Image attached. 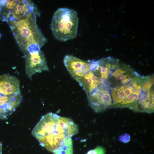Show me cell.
<instances>
[{
    "label": "cell",
    "instance_id": "4fadbf2b",
    "mask_svg": "<svg viewBox=\"0 0 154 154\" xmlns=\"http://www.w3.org/2000/svg\"><path fill=\"white\" fill-rule=\"evenodd\" d=\"M76 80L84 88L87 96L101 85H108L107 81L96 76L90 71L83 77Z\"/></svg>",
    "mask_w": 154,
    "mask_h": 154
},
{
    "label": "cell",
    "instance_id": "5bb4252c",
    "mask_svg": "<svg viewBox=\"0 0 154 154\" xmlns=\"http://www.w3.org/2000/svg\"><path fill=\"white\" fill-rule=\"evenodd\" d=\"M54 154H73V143L71 137L64 139L59 147L53 152Z\"/></svg>",
    "mask_w": 154,
    "mask_h": 154
},
{
    "label": "cell",
    "instance_id": "7c38bea8",
    "mask_svg": "<svg viewBox=\"0 0 154 154\" xmlns=\"http://www.w3.org/2000/svg\"><path fill=\"white\" fill-rule=\"evenodd\" d=\"M20 92V82L17 78L9 74L0 76V93L9 96Z\"/></svg>",
    "mask_w": 154,
    "mask_h": 154
},
{
    "label": "cell",
    "instance_id": "52a82bcc",
    "mask_svg": "<svg viewBox=\"0 0 154 154\" xmlns=\"http://www.w3.org/2000/svg\"><path fill=\"white\" fill-rule=\"evenodd\" d=\"M90 71L96 76L107 81L114 71L120 64L118 59L111 56L96 60H88Z\"/></svg>",
    "mask_w": 154,
    "mask_h": 154
},
{
    "label": "cell",
    "instance_id": "e0dca14e",
    "mask_svg": "<svg viewBox=\"0 0 154 154\" xmlns=\"http://www.w3.org/2000/svg\"><path fill=\"white\" fill-rule=\"evenodd\" d=\"M1 37V34L0 33V38Z\"/></svg>",
    "mask_w": 154,
    "mask_h": 154
},
{
    "label": "cell",
    "instance_id": "2e32d148",
    "mask_svg": "<svg viewBox=\"0 0 154 154\" xmlns=\"http://www.w3.org/2000/svg\"><path fill=\"white\" fill-rule=\"evenodd\" d=\"M130 139V136L128 134L125 133L124 135H121L119 137V140L124 143L128 142Z\"/></svg>",
    "mask_w": 154,
    "mask_h": 154
},
{
    "label": "cell",
    "instance_id": "7a4b0ae2",
    "mask_svg": "<svg viewBox=\"0 0 154 154\" xmlns=\"http://www.w3.org/2000/svg\"><path fill=\"white\" fill-rule=\"evenodd\" d=\"M39 15V12H31L19 19L7 22L24 54L40 50L47 42L37 23V17Z\"/></svg>",
    "mask_w": 154,
    "mask_h": 154
},
{
    "label": "cell",
    "instance_id": "8fae6325",
    "mask_svg": "<svg viewBox=\"0 0 154 154\" xmlns=\"http://www.w3.org/2000/svg\"><path fill=\"white\" fill-rule=\"evenodd\" d=\"M63 62L71 76L76 80L83 77L90 71L88 61L81 60L72 55H66Z\"/></svg>",
    "mask_w": 154,
    "mask_h": 154
},
{
    "label": "cell",
    "instance_id": "9c48e42d",
    "mask_svg": "<svg viewBox=\"0 0 154 154\" xmlns=\"http://www.w3.org/2000/svg\"><path fill=\"white\" fill-rule=\"evenodd\" d=\"M139 74L130 65L120 64L108 78V85L110 88H113L128 84Z\"/></svg>",
    "mask_w": 154,
    "mask_h": 154
},
{
    "label": "cell",
    "instance_id": "ba28073f",
    "mask_svg": "<svg viewBox=\"0 0 154 154\" xmlns=\"http://www.w3.org/2000/svg\"><path fill=\"white\" fill-rule=\"evenodd\" d=\"M24 54L26 74L30 79L36 73L49 70L44 54L40 50L27 52Z\"/></svg>",
    "mask_w": 154,
    "mask_h": 154
},
{
    "label": "cell",
    "instance_id": "30bf717a",
    "mask_svg": "<svg viewBox=\"0 0 154 154\" xmlns=\"http://www.w3.org/2000/svg\"><path fill=\"white\" fill-rule=\"evenodd\" d=\"M154 111V75H149L139 96L137 112L151 114Z\"/></svg>",
    "mask_w": 154,
    "mask_h": 154
},
{
    "label": "cell",
    "instance_id": "6da1fadb",
    "mask_svg": "<svg viewBox=\"0 0 154 154\" xmlns=\"http://www.w3.org/2000/svg\"><path fill=\"white\" fill-rule=\"evenodd\" d=\"M78 130L71 119L50 112L42 117L32 133L42 146L53 153L64 139L77 134Z\"/></svg>",
    "mask_w": 154,
    "mask_h": 154
},
{
    "label": "cell",
    "instance_id": "3957f363",
    "mask_svg": "<svg viewBox=\"0 0 154 154\" xmlns=\"http://www.w3.org/2000/svg\"><path fill=\"white\" fill-rule=\"evenodd\" d=\"M149 76L139 74L128 84L116 87L110 88L112 108H127L137 112L138 100L142 87Z\"/></svg>",
    "mask_w": 154,
    "mask_h": 154
},
{
    "label": "cell",
    "instance_id": "8992f818",
    "mask_svg": "<svg viewBox=\"0 0 154 154\" xmlns=\"http://www.w3.org/2000/svg\"><path fill=\"white\" fill-rule=\"evenodd\" d=\"M87 96L90 106L96 112L112 108L110 90L108 85H101Z\"/></svg>",
    "mask_w": 154,
    "mask_h": 154
},
{
    "label": "cell",
    "instance_id": "9a60e30c",
    "mask_svg": "<svg viewBox=\"0 0 154 154\" xmlns=\"http://www.w3.org/2000/svg\"><path fill=\"white\" fill-rule=\"evenodd\" d=\"M106 151L103 147L98 146L95 149L88 151L87 154H105Z\"/></svg>",
    "mask_w": 154,
    "mask_h": 154
},
{
    "label": "cell",
    "instance_id": "277c9868",
    "mask_svg": "<svg viewBox=\"0 0 154 154\" xmlns=\"http://www.w3.org/2000/svg\"><path fill=\"white\" fill-rule=\"evenodd\" d=\"M78 20L75 11L66 8H58L53 15L50 25L54 37L64 42L75 38L77 34Z\"/></svg>",
    "mask_w": 154,
    "mask_h": 154
},
{
    "label": "cell",
    "instance_id": "5b68a950",
    "mask_svg": "<svg viewBox=\"0 0 154 154\" xmlns=\"http://www.w3.org/2000/svg\"><path fill=\"white\" fill-rule=\"evenodd\" d=\"M31 12H38L30 0H0V19L7 22L19 19Z\"/></svg>",
    "mask_w": 154,
    "mask_h": 154
}]
</instances>
